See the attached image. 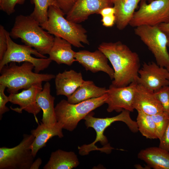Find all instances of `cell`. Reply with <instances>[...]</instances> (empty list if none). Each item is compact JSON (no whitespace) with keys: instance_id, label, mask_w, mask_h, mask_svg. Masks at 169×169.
<instances>
[{"instance_id":"obj_1","label":"cell","mask_w":169,"mask_h":169,"mask_svg":"<svg viewBox=\"0 0 169 169\" xmlns=\"http://www.w3.org/2000/svg\"><path fill=\"white\" fill-rule=\"evenodd\" d=\"M98 49L111 63L114 71L111 84L117 87L127 86L136 81L140 67L138 54L120 41L103 42Z\"/></svg>"},{"instance_id":"obj_2","label":"cell","mask_w":169,"mask_h":169,"mask_svg":"<svg viewBox=\"0 0 169 169\" xmlns=\"http://www.w3.org/2000/svg\"><path fill=\"white\" fill-rule=\"evenodd\" d=\"M44 30L30 15L21 14L16 17L9 34L12 38L21 39L24 44L44 55L49 54L54 37Z\"/></svg>"},{"instance_id":"obj_3","label":"cell","mask_w":169,"mask_h":169,"mask_svg":"<svg viewBox=\"0 0 169 169\" xmlns=\"http://www.w3.org/2000/svg\"><path fill=\"white\" fill-rule=\"evenodd\" d=\"M130 112L129 111L124 110L118 115L105 118L95 117L92 112L87 115L84 119L85 124L87 128L91 127L95 130L96 137L92 143L79 146V154L81 156H85L88 155L90 151L95 150L107 153L111 152L114 148L111 146L104 147L110 144L108 143L107 139L104 133L107 127L115 121L124 122L131 131L134 133L137 132L139 130L136 122L132 119Z\"/></svg>"},{"instance_id":"obj_4","label":"cell","mask_w":169,"mask_h":169,"mask_svg":"<svg viewBox=\"0 0 169 169\" xmlns=\"http://www.w3.org/2000/svg\"><path fill=\"white\" fill-rule=\"evenodd\" d=\"M11 62L0 69V84L5 86L8 92L15 94L22 89H27L33 85L49 82L55 76L52 74H39L33 71V65L24 62L21 65Z\"/></svg>"},{"instance_id":"obj_5","label":"cell","mask_w":169,"mask_h":169,"mask_svg":"<svg viewBox=\"0 0 169 169\" xmlns=\"http://www.w3.org/2000/svg\"><path fill=\"white\" fill-rule=\"evenodd\" d=\"M65 15L59 7L51 6L48 9L47 20L40 24L51 34L66 40L76 47H84L82 44L89 45L86 30L79 23L65 18Z\"/></svg>"},{"instance_id":"obj_6","label":"cell","mask_w":169,"mask_h":169,"mask_svg":"<svg viewBox=\"0 0 169 169\" xmlns=\"http://www.w3.org/2000/svg\"><path fill=\"white\" fill-rule=\"evenodd\" d=\"M107 93L99 97L89 99L76 104L62 100L55 107L57 122L63 129L72 131L78 123L88 114L101 106L107 99Z\"/></svg>"},{"instance_id":"obj_7","label":"cell","mask_w":169,"mask_h":169,"mask_svg":"<svg viewBox=\"0 0 169 169\" xmlns=\"http://www.w3.org/2000/svg\"><path fill=\"white\" fill-rule=\"evenodd\" d=\"M7 37V49L0 61V69L11 62H29L34 66V72L39 73L48 68L52 62L49 58L41 54L33 48L15 43L8 31Z\"/></svg>"},{"instance_id":"obj_8","label":"cell","mask_w":169,"mask_h":169,"mask_svg":"<svg viewBox=\"0 0 169 169\" xmlns=\"http://www.w3.org/2000/svg\"><path fill=\"white\" fill-rule=\"evenodd\" d=\"M34 137L24 134L20 143L12 148H0V169H30L34 161L30 146Z\"/></svg>"},{"instance_id":"obj_9","label":"cell","mask_w":169,"mask_h":169,"mask_svg":"<svg viewBox=\"0 0 169 169\" xmlns=\"http://www.w3.org/2000/svg\"><path fill=\"white\" fill-rule=\"evenodd\" d=\"M134 32L153 54L157 64L166 68L169 66L167 38L158 26H139Z\"/></svg>"},{"instance_id":"obj_10","label":"cell","mask_w":169,"mask_h":169,"mask_svg":"<svg viewBox=\"0 0 169 169\" xmlns=\"http://www.w3.org/2000/svg\"><path fill=\"white\" fill-rule=\"evenodd\" d=\"M169 23V0H154L147 3L142 0L135 12L129 25L132 27L157 26Z\"/></svg>"},{"instance_id":"obj_11","label":"cell","mask_w":169,"mask_h":169,"mask_svg":"<svg viewBox=\"0 0 169 169\" xmlns=\"http://www.w3.org/2000/svg\"><path fill=\"white\" fill-rule=\"evenodd\" d=\"M137 84L135 81L124 87L110 85L108 89V97L105 102L108 105V112L115 111L120 112L124 110L133 111V102Z\"/></svg>"},{"instance_id":"obj_12","label":"cell","mask_w":169,"mask_h":169,"mask_svg":"<svg viewBox=\"0 0 169 169\" xmlns=\"http://www.w3.org/2000/svg\"><path fill=\"white\" fill-rule=\"evenodd\" d=\"M138 75L137 84L154 91L169 85V71L154 62H144Z\"/></svg>"},{"instance_id":"obj_13","label":"cell","mask_w":169,"mask_h":169,"mask_svg":"<svg viewBox=\"0 0 169 169\" xmlns=\"http://www.w3.org/2000/svg\"><path fill=\"white\" fill-rule=\"evenodd\" d=\"M42 83L34 84L20 93L10 94L8 96L9 102L20 106L19 108H14L10 107L11 109L18 113H22L23 110H24L33 114L38 123L36 115L41 110L37 102L36 97L43 89Z\"/></svg>"},{"instance_id":"obj_14","label":"cell","mask_w":169,"mask_h":169,"mask_svg":"<svg viewBox=\"0 0 169 169\" xmlns=\"http://www.w3.org/2000/svg\"><path fill=\"white\" fill-rule=\"evenodd\" d=\"M75 58L86 71L93 73L102 71L107 74L111 79H113L114 70L109 65L107 57L100 50L93 52L86 50L76 52Z\"/></svg>"},{"instance_id":"obj_15","label":"cell","mask_w":169,"mask_h":169,"mask_svg":"<svg viewBox=\"0 0 169 169\" xmlns=\"http://www.w3.org/2000/svg\"><path fill=\"white\" fill-rule=\"evenodd\" d=\"M112 6L111 0H76L66 18L79 23L86 20L90 15L98 14L102 8Z\"/></svg>"},{"instance_id":"obj_16","label":"cell","mask_w":169,"mask_h":169,"mask_svg":"<svg viewBox=\"0 0 169 169\" xmlns=\"http://www.w3.org/2000/svg\"><path fill=\"white\" fill-rule=\"evenodd\" d=\"M133 107L137 111H142L151 115L164 111L154 91L138 84L136 89Z\"/></svg>"},{"instance_id":"obj_17","label":"cell","mask_w":169,"mask_h":169,"mask_svg":"<svg viewBox=\"0 0 169 169\" xmlns=\"http://www.w3.org/2000/svg\"><path fill=\"white\" fill-rule=\"evenodd\" d=\"M55 79L56 95H64L67 98L84 81L81 72L72 69L58 73Z\"/></svg>"},{"instance_id":"obj_18","label":"cell","mask_w":169,"mask_h":169,"mask_svg":"<svg viewBox=\"0 0 169 169\" xmlns=\"http://www.w3.org/2000/svg\"><path fill=\"white\" fill-rule=\"evenodd\" d=\"M63 129L61 125L57 122L52 126H46L42 122L36 129L31 130V134L34 137V139L30 148L34 157L36 156L40 149L46 146L50 139L56 136L60 138L63 137Z\"/></svg>"},{"instance_id":"obj_19","label":"cell","mask_w":169,"mask_h":169,"mask_svg":"<svg viewBox=\"0 0 169 169\" xmlns=\"http://www.w3.org/2000/svg\"><path fill=\"white\" fill-rule=\"evenodd\" d=\"M54 97L50 94V84L47 82L42 90L37 95V102L43 112L42 122L45 125L52 126L57 122L54 107Z\"/></svg>"},{"instance_id":"obj_20","label":"cell","mask_w":169,"mask_h":169,"mask_svg":"<svg viewBox=\"0 0 169 169\" xmlns=\"http://www.w3.org/2000/svg\"><path fill=\"white\" fill-rule=\"evenodd\" d=\"M72 45L60 37H54L53 46L49 53V58L58 64L72 65L75 61V52L72 49Z\"/></svg>"},{"instance_id":"obj_21","label":"cell","mask_w":169,"mask_h":169,"mask_svg":"<svg viewBox=\"0 0 169 169\" xmlns=\"http://www.w3.org/2000/svg\"><path fill=\"white\" fill-rule=\"evenodd\" d=\"M138 158L154 169H169V151L159 147H152L141 150Z\"/></svg>"},{"instance_id":"obj_22","label":"cell","mask_w":169,"mask_h":169,"mask_svg":"<svg viewBox=\"0 0 169 169\" xmlns=\"http://www.w3.org/2000/svg\"><path fill=\"white\" fill-rule=\"evenodd\" d=\"M115 10V24L120 30L124 29L131 20L138 3L142 0H111Z\"/></svg>"},{"instance_id":"obj_23","label":"cell","mask_w":169,"mask_h":169,"mask_svg":"<svg viewBox=\"0 0 169 169\" xmlns=\"http://www.w3.org/2000/svg\"><path fill=\"white\" fill-rule=\"evenodd\" d=\"M79 162L73 151L59 149L51 153L49 161L44 169H71L77 167Z\"/></svg>"},{"instance_id":"obj_24","label":"cell","mask_w":169,"mask_h":169,"mask_svg":"<svg viewBox=\"0 0 169 169\" xmlns=\"http://www.w3.org/2000/svg\"><path fill=\"white\" fill-rule=\"evenodd\" d=\"M108 89L99 87L91 80H84L83 83L69 97L67 101L71 104L77 103L84 101L102 96L107 93Z\"/></svg>"},{"instance_id":"obj_25","label":"cell","mask_w":169,"mask_h":169,"mask_svg":"<svg viewBox=\"0 0 169 169\" xmlns=\"http://www.w3.org/2000/svg\"><path fill=\"white\" fill-rule=\"evenodd\" d=\"M137 111L136 122L139 131L146 138L157 139L156 125L151 115L140 111Z\"/></svg>"},{"instance_id":"obj_26","label":"cell","mask_w":169,"mask_h":169,"mask_svg":"<svg viewBox=\"0 0 169 169\" xmlns=\"http://www.w3.org/2000/svg\"><path fill=\"white\" fill-rule=\"evenodd\" d=\"M34 7L33 12L30 15L33 18L42 24L48 19V11L51 6L58 7L56 0H30Z\"/></svg>"},{"instance_id":"obj_27","label":"cell","mask_w":169,"mask_h":169,"mask_svg":"<svg viewBox=\"0 0 169 169\" xmlns=\"http://www.w3.org/2000/svg\"><path fill=\"white\" fill-rule=\"evenodd\" d=\"M151 116L156 125L157 138L160 140L169 123V115L163 111Z\"/></svg>"},{"instance_id":"obj_28","label":"cell","mask_w":169,"mask_h":169,"mask_svg":"<svg viewBox=\"0 0 169 169\" xmlns=\"http://www.w3.org/2000/svg\"><path fill=\"white\" fill-rule=\"evenodd\" d=\"M154 92L163 107V111L169 115V85L163 87Z\"/></svg>"},{"instance_id":"obj_29","label":"cell","mask_w":169,"mask_h":169,"mask_svg":"<svg viewBox=\"0 0 169 169\" xmlns=\"http://www.w3.org/2000/svg\"><path fill=\"white\" fill-rule=\"evenodd\" d=\"M25 0H0V9L10 15L15 12L17 4H23Z\"/></svg>"},{"instance_id":"obj_30","label":"cell","mask_w":169,"mask_h":169,"mask_svg":"<svg viewBox=\"0 0 169 169\" xmlns=\"http://www.w3.org/2000/svg\"><path fill=\"white\" fill-rule=\"evenodd\" d=\"M6 87L4 85L0 84V119L2 118L3 115L9 110V108L6 106V103L9 102L8 97L4 93Z\"/></svg>"},{"instance_id":"obj_31","label":"cell","mask_w":169,"mask_h":169,"mask_svg":"<svg viewBox=\"0 0 169 169\" xmlns=\"http://www.w3.org/2000/svg\"><path fill=\"white\" fill-rule=\"evenodd\" d=\"M7 31L2 25H0V61H1L8 48Z\"/></svg>"},{"instance_id":"obj_32","label":"cell","mask_w":169,"mask_h":169,"mask_svg":"<svg viewBox=\"0 0 169 169\" xmlns=\"http://www.w3.org/2000/svg\"><path fill=\"white\" fill-rule=\"evenodd\" d=\"M59 8L66 15L71 9L76 0H56Z\"/></svg>"},{"instance_id":"obj_33","label":"cell","mask_w":169,"mask_h":169,"mask_svg":"<svg viewBox=\"0 0 169 169\" xmlns=\"http://www.w3.org/2000/svg\"><path fill=\"white\" fill-rule=\"evenodd\" d=\"M159 147L169 151V122L161 138Z\"/></svg>"},{"instance_id":"obj_34","label":"cell","mask_w":169,"mask_h":169,"mask_svg":"<svg viewBox=\"0 0 169 169\" xmlns=\"http://www.w3.org/2000/svg\"><path fill=\"white\" fill-rule=\"evenodd\" d=\"M102 17V24L105 27H111L115 24L116 18L114 14L105 16Z\"/></svg>"},{"instance_id":"obj_35","label":"cell","mask_w":169,"mask_h":169,"mask_svg":"<svg viewBox=\"0 0 169 169\" xmlns=\"http://www.w3.org/2000/svg\"><path fill=\"white\" fill-rule=\"evenodd\" d=\"M115 10L113 6L104 8L101 9L98 14L101 15L102 17L111 15H115Z\"/></svg>"},{"instance_id":"obj_36","label":"cell","mask_w":169,"mask_h":169,"mask_svg":"<svg viewBox=\"0 0 169 169\" xmlns=\"http://www.w3.org/2000/svg\"><path fill=\"white\" fill-rule=\"evenodd\" d=\"M158 26L166 36L168 40L167 47H169V23H162Z\"/></svg>"},{"instance_id":"obj_37","label":"cell","mask_w":169,"mask_h":169,"mask_svg":"<svg viewBox=\"0 0 169 169\" xmlns=\"http://www.w3.org/2000/svg\"><path fill=\"white\" fill-rule=\"evenodd\" d=\"M42 163V160L40 158H38L33 161L30 169H38Z\"/></svg>"},{"instance_id":"obj_38","label":"cell","mask_w":169,"mask_h":169,"mask_svg":"<svg viewBox=\"0 0 169 169\" xmlns=\"http://www.w3.org/2000/svg\"><path fill=\"white\" fill-rule=\"evenodd\" d=\"M146 0V2H148V3H150L154 0Z\"/></svg>"},{"instance_id":"obj_39","label":"cell","mask_w":169,"mask_h":169,"mask_svg":"<svg viewBox=\"0 0 169 169\" xmlns=\"http://www.w3.org/2000/svg\"><path fill=\"white\" fill-rule=\"evenodd\" d=\"M166 68L169 71V66L167 67Z\"/></svg>"}]
</instances>
